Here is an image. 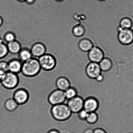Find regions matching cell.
Segmentation results:
<instances>
[{"mask_svg": "<svg viewBox=\"0 0 133 133\" xmlns=\"http://www.w3.org/2000/svg\"><path fill=\"white\" fill-rule=\"evenodd\" d=\"M102 72L98 63L91 62L87 66L86 72L87 76L91 79H95Z\"/></svg>", "mask_w": 133, "mask_h": 133, "instance_id": "cell-10", "label": "cell"}, {"mask_svg": "<svg viewBox=\"0 0 133 133\" xmlns=\"http://www.w3.org/2000/svg\"><path fill=\"white\" fill-rule=\"evenodd\" d=\"M32 56L38 58L47 53L46 46L44 44L40 42H37L34 44L30 48Z\"/></svg>", "mask_w": 133, "mask_h": 133, "instance_id": "cell-12", "label": "cell"}, {"mask_svg": "<svg viewBox=\"0 0 133 133\" xmlns=\"http://www.w3.org/2000/svg\"><path fill=\"white\" fill-rule=\"evenodd\" d=\"M88 58L91 62L99 63L103 58V52L100 48L93 46L88 52Z\"/></svg>", "mask_w": 133, "mask_h": 133, "instance_id": "cell-11", "label": "cell"}, {"mask_svg": "<svg viewBox=\"0 0 133 133\" xmlns=\"http://www.w3.org/2000/svg\"><path fill=\"white\" fill-rule=\"evenodd\" d=\"M85 31L84 27L80 25L75 26L73 30V34L74 36L77 37H80V38L84 35Z\"/></svg>", "mask_w": 133, "mask_h": 133, "instance_id": "cell-25", "label": "cell"}, {"mask_svg": "<svg viewBox=\"0 0 133 133\" xmlns=\"http://www.w3.org/2000/svg\"><path fill=\"white\" fill-rule=\"evenodd\" d=\"M0 39H1V38H0Z\"/></svg>", "mask_w": 133, "mask_h": 133, "instance_id": "cell-37", "label": "cell"}, {"mask_svg": "<svg viewBox=\"0 0 133 133\" xmlns=\"http://www.w3.org/2000/svg\"><path fill=\"white\" fill-rule=\"evenodd\" d=\"M0 70L5 73L9 71L7 61L4 59L0 60Z\"/></svg>", "mask_w": 133, "mask_h": 133, "instance_id": "cell-26", "label": "cell"}, {"mask_svg": "<svg viewBox=\"0 0 133 133\" xmlns=\"http://www.w3.org/2000/svg\"><path fill=\"white\" fill-rule=\"evenodd\" d=\"M17 55V58L23 63L33 57L30 49L27 47H22Z\"/></svg>", "mask_w": 133, "mask_h": 133, "instance_id": "cell-16", "label": "cell"}, {"mask_svg": "<svg viewBox=\"0 0 133 133\" xmlns=\"http://www.w3.org/2000/svg\"><path fill=\"white\" fill-rule=\"evenodd\" d=\"M65 1V0H54V1L57 2H62Z\"/></svg>", "mask_w": 133, "mask_h": 133, "instance_id": "cell-34", "label": "cell"}, {"mask_svg": "<svg viewBox=\"0 0 133 133\" xmlns=\"http://www.w3.org/2000/svg\"><path fill=\"white\" fill-rule=\"evenodd\" d=\"M84 99L79 96L67 100L66 103L73 114H77L83 109Z\"/></svg>", "mask_w": 133, "mask_h": 133, "instance_id": "cell-6", "label": "cell"}, {"mask_svg": "<svg viewBox=\"0 0 133 133\" xmlns=\"http://www.w3.org/2000/svg\"><path fill=\"white\" fill-rule=\"evenodd\" d=\"M99 64L102 71L104 72L109 71L112 68V63L108 58H104Z\"/></svg>", "mask_w": 133, "mask_h": 133, "instance_id": "cell-19", "label": "cell"}, {"mask_svg": "<svg viewBox=\"0 0 133 133\" xmlns=\"http://www.w3.org/2000/svg\"><path fill=\"white\" fill-rule=\"evenodd\" d=\"M19 82V74L8 71L5 73L1 83L6 89L13 90L18 87Z\"/></svg>", "mask_w": 133, "mask_h": 133, "instance_id": "cell-4", "label": "cell"}, {"mask_svg": "<svg viewBox=\"0 0 133 133\" xmlns=\"http://www.w3.org/2000/svg\"><path fill=\"white\" fill-rule=\"evenodd\" d=\"M16 40V36L15 33L12 31H9L4 34L2 40L6 44Z\"/></svg>", "mask_w": 133, "mask_h": 133, "instance_id": "cell-22", "label": "cell"}, {"mask_svg": "<svg viewBox=\"0 0 133 133\" xmlns=\"http://www.w3.org/2000/svg\"><path fill=\"white\" fill-rule=\"evenodd\" d=\"M118 40L121 44L129 45L133 42V31L130 29H123L120 26L118 28Z\"/></svg>", "mask_w": 133, "mask_h": 133, "instance_id": "cell-8", "label": "cell"}, {"mask_svg": "<svg viewBox=\"0 0 133 133\" xmlns=\"http://www.w3.org/2000/svg\"><path fill=\"white\" fill-rule=\"evenodd\" d=\"M9 71L19 74L21 72L22 62L17 58H12L7 61Z\"/></svg>", "mask_w": 133, "mask_h": 133, "instance_id": "cell-13", "label": "cell"}, {"mask_svg": "<svg viewBox=\"0 0 133 133\" xmlns=\"http://www.w3.org/2000/svg\"><path fill=\"white\" fill-rule=\"evenodd\" d=\"M7 45L9 53L13 55H17L22 48L20 43L16 40L8 43Z\"/></svg>", "mask_w": 133, "mask_h": 133, "instance_id": "cell-15", "label": "cell"}, {"mask_svg": "<svg viewBox=\"0 0 133 133\" xmlns=\"http://www.w3.org/2000/svg\"><path fill=\"white\" fill-rule=\"evenodd\" d=\"M47 133H60L58 130L56 129H52L49 130Z\"/></svg>", "mask_w": 133, "mask_h": 133, "instance_id": "cell-30", "label": "cell"}, {"mask_svg": "<svg viewBox=\"0 0 133 133\" xmlns=\"http://www.w3.org/2000/svg\"><path fill=\"white\" fill-rule=\"evenodd\" d=\"M4 106L6 110L9 112L15 111L19 106L12 98L7 99L5 101Z\"/></svg>", "mask_w": 133, "mask_h": 133, "instance_id": "cell-17", "label": "cell"}, {"mask_svg": "<svg viewBox=\"0 0 133 133\" xmlns=\"http://www.w3.org/2000/svg\"><path fill=\"white\" fill-rule=\"evenodd\" d=\"M41 70L46 72L54 70L57 65V61L54 56L46 53L38 58Z\"/></svg>", "mask_w": 133, "mask_h": 133, "instance_id": "cell-3", "label": "cell"}, {"mask_svg": "<svg viewBox=\"0 0 133 133\" xmlns=\"http://www.w3.org/2000/svg\"><path fill=\"white\" fill-rule=\"evenodd\" d=\"M9 52L7 45L3 40L0 39V60L3 59L7 56Z\"/></svg>", "mask_w": 133, "mask_h": 133, "instance_id": "cell-21", "label": "cell"}, {"mask_svg": "<svg viewBox=\"0 0 133 133\" xmlns=\"http://www.w3.org/2000/svg\"><path fill=\"white\" fill-rule=\"evenodd\" d=\"M41 70L38 59L33 57L23 62L21 73L24 76L32 78L38 75Z\"/></svg>", "mask_w": 133, "mask_h": 133, "instance_id": "cell-2", "label": "cell"}, {"mask_svg": "<svg viewBox=\"0 0 133 133\" xmlns=\"http://www.w3.org/2000/svg\"><path fill=\"white\" fill-rule=\"evenodd\" d=\"M16 1L20 2H24L26 1V0H16Z\"/></svg>", "mask_w": 133, "mask_h": 133, "instance_id": "cell-35", "label": "cell"}, {"mask_svg": "<svg viewBox=\"0 0 133 133\" xmlns=\"http://www.w3.org/2000/svg\"><path fill=\"white\" fill-rule=\"evenodd\" d=\"M65 93L67 100L72 98L78 95V91L76 89L72 87L65 91Z\"/></svg>", "mask_w": 133, "mask_h": 133, "instance_id": "cell-23", "label": "cell"}, {"mask_svg": "<svg viewBox=\"0 0 133 133\" xmlns=\"http://www.w3.org/2000/svg\"><path fill=\"white\" fill-rule=\"evenodd\" d=\"M29 92L26 89L20 88L17 89L14 92L12 98L19 105L27 103L29 100Z\"/></svg>", "mask_w": 133, "mask_h": 133, "instance_id": "cell-7", "label": "cell"}, {"mask_svg": "<svg viewBox=\"0 0 133 133\" xmlns=\"http://www.w3.org/2000/svg\"><path fill=\"white\" fill-rule=\"evenodd\" d=\"M79 49L83 51L88 52L94 46L93 43L88 39H83L79 43Z\"/></svg>", "mask_w": 133, "mask_h": 133, "instance_id": "cell-18", "label": "cell"}, {"mask_svg": "<svg viewBox=\"0 0 133 133\" xmlns=\"http://www.w3.org/2000/svg\"><path fill=\"white\" fill-rule=\"evenodd\" d=\"M55 85L56 89L64 92L71 87L70 81L64 76H60L57 78L55 81Z\"/></svg>", "mask_w": 133, "mask_h": 133, "instance_id": "cell-14", "label": "cell"}, {"mask_svg": "<svg viewBox=\"0 0 133 133\" xmlns=\"http://www.w3.org/2000/svg\"><path fill=\"white\" fill-rule=\"evenodd\" d=\"M48 102L52 106L65 103L66 101L64 91L56 89L49 93L48 97Z\"/></svg>", "mask_w": 133, "mask_h": 133, "instance_id": "cell-5", "label": "cell"}, {"mask_svg": "<svg viewBox=\"0 0 133 133\" xmlns=\"http://www.w3.org/2000/svg\"><path fill=\"white\" fill-rule=\"evenodd\" d=\"M3 21L2 17L0 16V27L2 26L3 23Z\"/></svg>", "mask_w": 133, "mask_h": 133, "instance_id": "cell-33", "label": "cell"}, {"mask_svg": "<svg viewBox=\"0 0 133 133\" xmlns=\"http://www.w3.org/2000/svg\"><path fill=\"white\" fill-rule=\"evenodd\" d=\"M99 1H106V0H98Z\"/></svg>", "mask_w": 133, "mask_h": 133, "instance_id": "cell-36", "label": "cell"}, {"mask_svg": "<svg viewBox=\"0 0 133 133\" xmlns=\"http://www.w3.org/2000/svg\"><path fill=\"white\" fill-rule=\"evenodd\" d=\"M5 73L3 71L0 70V83L2 80L3 78L4 75Z\"/></svg>", "mask_w": 133, "mask_h": 133, "instance_id": "cell-32", "label": "cell"}, {"mask_svg": "<svg viewBox=\"0 0 133 133\" xmlns=\"http://www.w3.org/2000/svg\"><path fill=\"white\" fill-rule=\"evenodd\" d=\"M132 25V21L129 18H123L120 23V26L123 29H130Z\"/></svg>", "mask_w": 133, "mask_h": 133, "instance_id": "cell-24", "label": "cell"}, {"mask_svg": "<svg viewBox=\"0 0 133 133\" xmlns=\"http://www.w3.org/2000/svg\"><path fill=\"white\" fill-rule=\"evenodd\" d=\"M93 133H108L106 130L100 127L96 128L93 130Z\"/></svg>", "mask_w": 133, "mask_h": 133, "instance_id": "cell-28", "label": "cell"}, {"mask_svg": "<svg viewBox=\"0 0 133 133\" xmlns=\"http://www.w3.org/2000/svg\"><path fill=\"white\" fill-rule=\"evenodd\" d=\"M36 0H26L24 2L26 4L28 5H33L36 3Z\"/></svg>", "mask_w": 133, "mask_h": 133, "instance_id": "cell-29", "label": "cell"}, {"mask_svg": "<svg viewBox=\"0 0 133 133\" xmlns=\"http://www.w3.org/2000/svg\"></svg>", "mask_w": 133, "mask_h": 133, "instance_id": "cell-38", "label": "cell"}, {"mask_svg": "<svg viewBox=\"0 0 133 133\" xmlns=\"http://www.w3.org/2000/svg\"><path fill=\"white\" fill-rule=\"evenodd\" d=\"M88 112L84 109H82L79 113L77 114L78 118L82 121H85Z\"/></svg>", "mask_w": 133, "mask_h": 133, "instance_id": "cell-27", "label": "cell"}, {"mask_svg": "<svg viewBox=\"0 0 133 133\" xmlns=\"http://www.w3.org/2000/svg\"><path fill=\"white\" fill-rule=\"evenodd\" d=\"M93 130L91 128H88L85 130L83 133H93Z\"/></svg>", "mask_w": 133, "mask_h": 133, "instance_id": "cell-31", "label": "cell"}, {"mask_svg": "<svg viewBox=\"0 0 133 133\" xmlns=\"http://www.w3.org/2000/svg\"><path fill=\"white\" fill-rule=\"evenodd\" d=\"M99 107V103L98 100L94 97H88L84 100L83 109L88 113L97 112Z\"/></svg>", "mask_w": 133, "mask_h": 133, "instance_id": "cell-9", "label": "cell"}, {"mask_svg": "<svg viewBox=\"0 0 133 133\" xmlns=\"http://www.w3.org/2000/svg\"><path fill=\"white\" fill-rule=\"evenodd\" d=\"M51 115L55 120L65 122L69 120L73 113L66 103L53 105L50 110Z\"/></svg>", "mask_w": 133, "mask_h": 133, "instance_id": "cell-1", "label": "cell"}, {"mask_svg": "<svg viewBox=\"0 0 133 133\" xmlns=\"http://www.w3.org/2000/svg\"><path fill=\"white\" fill-rule=\"evenodd\" d=\"M99 119V116L96 112H91L88 113L85 121L88 124L94 126L97 123Z\"/></svg>", "mask_w": 133, "mask_h": 133, "instance_id": "cell-20", "label": "cell"}]
</instances>
